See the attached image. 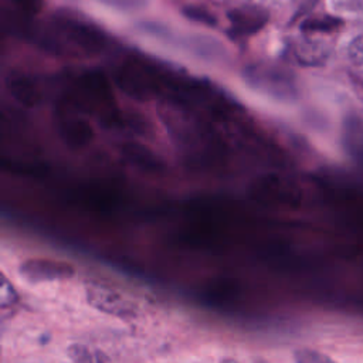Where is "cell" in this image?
<instances>
[{"label": "cell", "mask_w": 363, "mask_h": 363, "mask_svg": "<svg viewBox=\"0 0 363 363\" xmlns=\"http://www.w3.org/2000/svg\"><path fill=\"white\" fill-rule=\"evenodd\" d=\"M60 130L65 142L72 146H82L91 139V129L88 123L77 118H62Z\"/></svg>", "instance_id": "obj_7"}, {"label": "cell", "mask_w": 363, "mask_h": 363, "mask_svg": "<svg viewBox=\"0 0 363 363\" xmlns=\"http://www.w3.org/2000/svg\"><path fill=\"white\" fill-rule=\"evenodd\" d=\"M220 363H240V362H237V360L233 359V357H224V359L220 360Z\"/></svg>", "instance_id": "obj_14"}, {"label": "cell", "mask_w": 363, "mask_h": 363, "mask_svg": "<svg viewBox=\"0 0 363 363\" xmlns=\"http://www.w3.org/2000/svg\"><path fill=\"white\" fill-rule=\"evenodd\" d=\"M182 13L187 18H190V20L199 23V24H204V26H208V27H214L217 24V18L211 11H208L204 7L196 6V4H187L186 7L182 9Z\"/></svg>", "instance_id": "obj_9"}, {"label": "cell", "mask_w": 363, "mask_h": 363, "mask_svg": "<svg viewBox=\"0 0 363 363\" xmlns=\"http://www.w3.org/2000/svg\"><path fill=\"white\" fill-rule=\"evenodd\" d=\"M85 289L86 301L92 308L122 319L136 316V305L118 291L96 282H88Z\"/></svg>", "instance_id": "obj_1"}, {"label": "cell", "mask_w": 363, "mask_h": 363, "mask_svg": "<svg viewBox=\"0 0 363 363\" xmlns=\"http://www.w3.org/2000/svg\"><path fill=\"white\" fill-rule=\"evenodd\" d=\"M1 308H9L13 306L17 299H18V294L16 292V289L10 285V282L6 279V277H1Z\"/></svg>", "instance_id": "obj_12"}, {"label": "cell", "mask_w": 363, "mask_h": 363, "mask_svg": "<svg viewBox=\"0 0 363 363\" xmlns=\"http://www.w3.org/2000/svg\"><path fill=\"white\" fill-rule=\"evenodd\" d=\"M122 153L129 162L146 172H160L163 169V162L147 147L138 143L125 145L122 147Z\"/></svg>", "instance_id": "obj_6"}, {"label": "cell", "mask_w": 363, "mask_h": 363, "mask_svg": "<svg viewBox=\"0 0 363 363\" xmlns=\"http://www.w3.org/2000/svg\"><path fill=\"white\" fill-rule=\"evenodd\" d=\"M72 363H111V359L98 349H91L82 343H72L67 349Z\"/></svg>", "instance_id": "obj_8"}, {"label": "cell", "mask_w": 363, "mask_h": 363, "mask_svg": "<svg viewBox=\"0 0 363 363\" xmlns=\"http://www.w3.org/2000/svg\"><path fill=\"white\" fill-rule=\"evenodd\" d=\"M62 27L81 47L86 50H101L104 47V35L81 21L64 18Z\"/></svg>", "instance_id": "obj_4"}, {"label": "cell", "mask_w": 363, "mask_h": 363, "mask_svg": "<svg viewBox=\"0 0 363 363\" xmlns=\"http://www.w3.org/2000/svg\"><path fill=\"white\" fill-rule=\"evenodd\" d=\"M74 274V267L62 261L28 259L20 265V275L33 284L55 279H68L72 278Z\"/></svg>", "instance_id": "obj_2"}, {"label": "cell", "mask_w": 363, "mask_h": 363, "mask_svg": "<svg viewBox=\"0 0 363 363\" xmlns=\"http://www.w3.org/2000/svg\"><path fill=\"white\" fill-rule=\"evenodd\" d=\"M294 360L295 363H336L329 356L312 349H296L294 352Z\"/></svg>", "instance_id": "obj_11"}, {"label": "cell", "mask_w": 363, "mask_h": 363, "mask_svg": "<svg viewBox=\"0 0 363 363\" xmlns=\"http://www.w3.org/2000/svg\"><path fill=\"white\" fill-rule=\"evenodd\" d=\"M347 58L352 67L363 74V34L354 37L347 45Z\"/></svg>", "instance_id": "obj_10"}, {"label": "cell", "mask_w": 363, "mask_h": 363, "mask_svg": "<svg viewBox=\"0 0 363 363\" xmlns=\"http://www.w3.org/2000/svg\"><path fill=\"white\" fill-rule=\"evenodd\" d=\"M11 1L27 13H37L43 7V0H11Z\"/></svg>", "instance_id": "obj_13"}, {"label": "cell", "mask_w": 363, "mask_h": 363, "mask_svg": "<svg viewBox=\"0 0 363 363\" xmlns=\"http://www.w3.org/2000/svg\"><path fill=\"white\" fill-rule=\"evenodd\" d=\"M7 88L11 96L21 105L34 106L40 101L38 89L35 88L34 82L26 75L11 74L7 79Z\"/></svg>", "instance_id": "obj_5"}, {"label": "cell", "mask_w": 363, "mask_h": 363, "mask_svg": "<svg viewBox=\"0 0 363 363\" xmlns=\"http://www.w3.org/2000/svg\"><path fill=\"white\" fill-rule=\"evenodd\" d=\"M267 13L257 6H244L228 11L231 31L235 35H251L267 23Z\"/></svg>", "instance_id": "obj_3"}]
</instances>
